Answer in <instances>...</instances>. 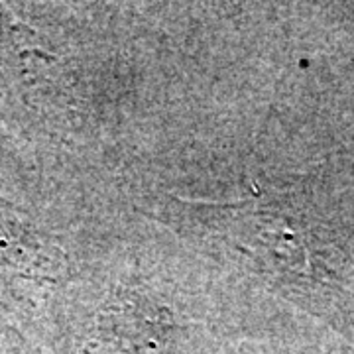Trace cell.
Here are the masks:
<instances>
[{
  "label": "cell",
  "instance_id": "cell-2",
  "mask_svg": "<svg viewBox=\"0 0 354 354\" xmlns=\"http://www.w3.org/2000/svg\"><path fill=\"white\" fill-rule=\"evenodd\" d=\"M65 264L64 250L48 234L0 205V266H8L30 278L55 279L65 272Z\"/></svg>",
  "mask_w": 354,
  "mask_h": 354
},
{
  "label": "cell",
  "instance_id": "cell-1",
  "mask_svg": "<svg viewBox=\"0 0 354 354\" xmlns=\"http://www.w3.org/2000/svg\"><path fill=\"white\" fill-rule=\"evenodd\" d=\"M169 311L142 295H120L104 305L93 351L97 354H142L171 330Z\"/></svg>",
  "mask_w": 354,
  "mask_h": 354
}]
</instances>
